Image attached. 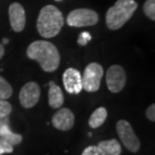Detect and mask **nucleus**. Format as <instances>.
Masks as SVG:
<instances>
[{"label": "nucleus", "instance_id": "nucleus-15", "mask_svg": "<svg viewBox=\"0 0 155 155\" xmlns=\"http://www.w3.org/2000/svg\"><path fill=\"white\" fill-rule=\"evenodd\" d=\"M108 117L107 109L104 107H99L97 108L94 112L92 113V115L89 118V126L92 129H97L99 127H101L106 121Z\"/></svg>", "mask_w": 155, "mask_h": 155}, {"label": "nucleus", "instance_id": "nucleus-24", "mask_svg": "<svg viewBox=\"0 0 155 155\" xmlns=\"http://www.w3.org/2000/svg\"><path fill=\"white\" fill-rule=\"evenodd\" d=\"M4 51H5V49H4V46H3L1 43H0V60L2 58V57L4 55Z\"/></svg>", "mask_w": 155, "mask_h": 155}, {"label": "nucleus", "instance_id": "nucleus-20", "mask_svg": "<svg viewBox=\"0 0 155 155\" xmlns=\"http://www.w3.org/2000/svg\"><path fill=\"white\" fill-rule=\"evenodd\" d=\"M12 152H13V146L6 143L4 140H2L0 138V155L6 153H12Z\"/></svg>", "mask_w": 155, "mask_h": 155}, {"label": "nucleus", "instance_id": "nucleus-1", "mask_svg": "<svg viewBox=\"0 0 155 155\" xmlns=\"http://www.w3.org/2000/svg\"><path fill=\"white\" fill-rule=\"evenodd\" d=\"M27 57L39 64L46 73L54 72L61 64V54L57 46L48 40H36L30 43L26 51Z\"/></svg>", "mask_w": 155, "mask_h": 155}, {"label": "nucleus", "instance_id": "nucleus-13", "mask_svg": "<svg viewBox=\"0 0 155 155\" xmlns=\"http://www.w3.org/2000/svg\"><path fill=\"white\" fill-rule=\"evenodd\" d=\"M0 138L4 140L6 143L10 144L11 146H16L22 142V135L17 134L11 131L9 124H4L0 127Z\"/></svg>", "mask_w": 155, "mask_h": 155}, {"label": "nucleus", "instance_id": "nucleus-16", "mask_svg": "<svg viewBox=\"0 0 155 155\" xmlns=\"http://www.w3.org/2000/svg\"><path fill=\"white\" fill-rule=\"evenodd\" d=\"M13 90L7 81L4 78L0 76V99L2 100H7L12 96Z\"/></svg>", "mask_w": 155, "mask_h": 155}, {"label": "nucleus", "instance_id": "nucleus-4", "mask_svg": "<svg viewBox=\"0 0 155 155\" xmlns=\"http://www.w3.org/2000/svg\"><path fill=\"white\" fill-rule=\"evenodd\" d=\"M116 130L124 146L130 152H138L141 147V142L135 134L131 124L126 120H119L116 124Z\"/></svg>", "mask_w": 155, "mask_h": 155}, {"label": "nucleus", "instance_id": "nucleus-21", "mask_svg": "<svg viewBox=\"0 0 155 155\" xmlns=\"http://www.w3.org/2000/svg\"><path fill=\"white\" fill-rule=\"evenodd\" d=\"M91 39H92V36L89 32H82L79 35V38H78V43L84 46V45H86Z\"/></svg>", "mask_w": 155, "mask_h": 155}, {"label": "nucleus", "instance_id": "nucleus-17", "mask_svg": "<svg viewBox=\"0 0 155 155\" xmlns=\"http://www.w3.org/2000/svg\"><path fill=\"white\" fill-rule=\"evenodd\" d=\"M143 11L150 20H155V0H146L143 5Z\"/></svg>", "mask_w": 155, "mask_h": 155}, {"label": "nucleus", "instance_id": "nucleus-10", "mask_svg": "<svg viewBox=\"0 0 155 155\" xmlns=\"http://www.w3.org/2000/svg\"><path fill=\"white\" fill-rule=\"evenodd\" d=\"M52 126L60 131H69L75 125V115L68 108H61L51 118Z\"/></svg>", "mask_w": 155, "mask_h": 155}, {"label": "nucleus", "instance_id": "nucleus-14", "mask_svg": "<svg viewBox=\"0 0 155 155\" xmlns=\"http://www.w3.org/2000/svg\"><path fill=\"white\" fill-rule=\"evenodd\" d=\"M98 147L103 151L105 155H120L122 152L121 144L116 139L100 141L98 144Z\"/></svg>", "mask_w": 155, "mask_h": 155}, {"label": "nucleus", "instance_id": "nucleus-2", "mask_svg": "<svg viewBox=\"0 0 155 155\" xmlns=\"http://www.w3.org/2000/svg\"><path fill=\"white\" fill-rule=\"evenodd\" d=\"M64 26L63 13L54 5H46L39 11L36 27L39 35L45 38H54Z\"/></svg>", "mask_w": 155, "mask_h": 155}, {"label": "nucleus", "instance_id": "nucleus-6", "mask_svg": "<svg viewBox=\"0 0 155 155\" xmlns=\"http://www.w3.org/2000/svg\"><path fill=\"white\" fill-rule=\"evenodd\" d=\"M99 21V15L89 8H78L71 11L67 17V23L74 27L93 26Z\"/></svg>", "mask_w": 155, "mask_h": 155}, {"label": "nucleus", "instance_id": "nucleus-18", "mask_svg": "<svg viewBox=\"0 0 155 155\" xmlns=\"http://www.w3.org/2000/svg\"><path fill=\"white\" fill-rule=\"evenodd\" d=\"M12 112V106L7 100L0 99V118H6Z\"/></svg>", "mask_w": 155, "mask_h": 155}, {"label": "nucleus", "instance_id": "nucleus-12", "mask_svg": "<svg viewBox=\"0 0 155 155\" xmlns=\"http://www.w3.org/2000/svg\"><path fill=\"white\" fill-rule=\"evenodd\" d=\"M64 102L61 89L54 82L48 83V105L52 109H60Z\"/></svg>", "mask_w": 155, "mask_h": 155}, {"label": "nucleus", "instance_id": "nucleus-7", "mask_svg": "<svg viewBox=\"0 0 155 155\" xmlns=\"http://www.w3.org/2000/svg\"><path fill=\"white\" fill-rule=\"evenodd\" d=\"M127 76L125 70L119 64H113L107 71L106 83L110 92L119 93L126 85Z\"/></svg>", "mask_w": 155, "mask_h": 155}, {"label": "nucleus", "instance_id": "nucleus-3", "mask_svg": "<svg viewBox=\"0 0 155 155\" xmlns=\"http://www.w3.org/2000/svg\"><path fill=\"white\" fill-rule=\"evenodd\" d=\"M137 7L138 4L134 0H117L107 11L106 24L108 28L111 30L121 28L133 16Z\"/></svg>", "mask_w": 155, "mask_h": 155}, {"label": "nucleus", "instance_id": "nucleus-19", "mask_svg": "<svg viewBox=\"0 0 155 155\" xmlns=\"http://www.w3.org/2000/svg\"><path fill=\"white\" fill-rule=\"evenodd\" d=\"M82 155H105V154L98 147V145H91V146H88L84 149Z\"/></svg>", "mask_w": 155, "mask_h": 155}, {"label": "nucleus", "instance_id": "nucleus-9", "mask_svg": "<svg viewBox=\"0 0 155 155\" xmlns=\"http://www.w3.org/2000/svg\"><path fill=\"white\" fill-rule=\"evenodd\" d=\"M63 83L64 90L69 94L78 95L83 90L82 75L79 71L74 68H69L64 71L63 75Z\"/></svg>", "mask_w": 155, "mask_h": 155}, {"label": "nucleus", "instance_id": "nucleus-5", "mask_svg": "<svg viewBox=\"0 0 155 155\" xmlns=\"http://www.w3.org/2000/svg\"><path fill=\"white\" fill-rule=\"evenodd\" d=\"M104 75L103 67L98 63H91L86 67L82 76L83 90L94 93L100 89L101 81Z\"/></svg>", "mask_w": 155, "mask_h": 155}, {"label": "nucleus", "instance_id": "nucleus-11", "mask_svg": "<svg viewBox=\"0 0 155 155\" xmlns=\"http://www.w3.org/2000/svg\"><path fill=\"white\" fill-rule=\"evenodd\" d=\"M8 15H9V21H10L11 28L15 32L22 31L25 27L26 17H25V11L22 5L20 3L14 2L10 4L8 8Z\"/></svg>", "mask_w": 155, "mask_h": 155}, {"label": "nucleus", "instance_id": "nucleus-23", "mask_svg": "<svg viewBox=\"0 0 155 155\" xmlns=\"http://www.w3.org/2000/svg\"><path fill=\"white\" fill-rule=\"evenodd\" d=\"M4 124H9L8 117H6V118H0V127H1L2 125H4Z\"/></svg>", "mask_w": 155, "mask_h": 155}, {"label": "nucleus", "instance_id": "nucleus-25", "mask_svg": "<svg viewBox=\"0 0 155 155\" xmlns=\"http://www.w3.org/2000/svg\"></svg>", "mask_w": 155, "mask_h": 155}, {"label": "nucleus", "instance_id": "nucleus-22", "mask_svg": "<svg viewBox=\"0 0 155 155\" xmlns=\"http://www.w3.org/2000/svg\"><path fill=\"white\" fill-rule=\"evenodd\" d=\"M145 115L146 118L151 122H154L155 121V105L151 104L149 107L146 109V112H145Z\"/></svg>", "mask_w": 155, "mask_h": 155}, {"label": "nucleus", "instance_id": "nucleus-8", "mask_svg": "<svg viewBox=\"0 0 155 155\" xmlns=\"http://www.w3.org/2000/svg\"><path fill=\"white\" fill-rule=\"evenodd\" d=\"M40 98V88L35 82H28L19 92V102L25 109H30L38 103Z\"/></svg>", "mask_w": 155, "mask_h": 155}]
</instances>
